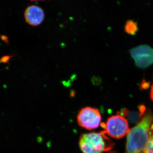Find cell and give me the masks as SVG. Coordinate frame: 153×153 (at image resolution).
Masks as SVG:
<instances>
[{"label":"cell","mask_w":153,"mask_h":153,"mask_svg":"<svg viewBox=\"0 0 153 153\" xmlns=\"http://www.w3.org/2000/svg\"><path fill=\"white\" fill-rule=\"evenodd\" d=\"M153 114L147 112L127 134L125 153H142L152 132Z\"/></svg>","instance_id":"obj_1"},{"label":"cell","mask_w":153,"mask_h":153,"mask_svg":"<svg viewBox=\"0 0 153 153\" xmlns=\"http://www.w3.org/2000/svg\"><path fill=\"white\" fill-rule=\"evenodd\" d=\"M79 145L82 153H102L112 149L114 144L102 131L82 134Z\"/></svg>","instance_id":"obj_2"},{"label":"cell","mask_w":153,"mask_h":153,"mask_svg":"<svg viewBox=\"0 0 153 153\" xmlns=\"http://www.w3.org/2000/svg\"><path fill=\"white\" fill-rule=\"evenodd\" d=\"M102 127L106 134L117 139L123 137L130 131L128 122L120 115H116L108 118Z\"/></svg>","instance_id":"obj_3"},{"label":"cell","mask_w":153,"mask_h":153,"mask_svg":"<svg viewBox=\"0 0 153 153\" xmlns=\"http://www.w3.org/2000/svg\"><path fill=\"white\" fill-rule=\"evenodd\" d=\"M101 116L97 108L87 106L80 110L77 115V121L79 126L87 130L97 128L101 123Z\"/></svg>","instance_id":"obj_4"},{"label":"cell","mask_w":153,"mask_h":153,"mask_svg":"<svg viewBox=\"0 0 153 153\" xmlns=\"http://www.w3.org/2000/svg\"><path fill=\"white\" fill-rule=\"evenodd\" d=\"M130 53L139 68H147L153 63V48L148 45H140L132 48Z\"/></svg>","instance_id":"obj_5"},{"label":"cell","mask_w":153,"mask_h":153,"mask_svg":"<svg viewBox=\"0 0 153 153\" xmlns=\"http://www.w3.org/2000/svg\"><path fill=\"white\" fill-rule=\"evenodd\" d=\"M25 18L28 25L37 27L44 22L45 13L41 7L33 5L29 6L25 10Z\"/></svg>","instance_id":"obj_6"},{"label":"cell","mask_w":153,"mask_h":153,"mask_svg":"<svg viewBox=\"0 0 153 153\" xmlns=\"http://www.w3.org/2000/svg\"><path fill=\"white\" fill-rule=\"evenodd\" d=\"M125 30L128 34L134 36L138 31L137 24L133 20H128L125 26Z\"/></svg>","instance_id":"obj_7"},{"label":"cell","mask_w":153,"mask_h":153,"mask_svg":"<svg viewBox=\"0 0 153 153\" xmlns=\"http://www.w3.org/2000/svg\"><path fill=\"white\" fill-rule=\"evenodd\" d=\"M142 153H153V130Z\"/></svg>","instance_id":"obj_8"},{"label":"cell","mask_w":153,"mask_h":153,"mask_svg":"<svg viewBox=\"0 0 153 153\" xmlns=\"http://www.w3.org/2000/svg\"><path fill=\"white\" fill-rule=\"evenodd\" d=\"M12 57V56H4V57H2L1 58V62H2V63H7V62H8V61H9V60H10V59L11 57Z\"/></svg>","instance_id":"obj_9"},{"label":"cell","mask_w":153,"mask_h":153,"mask_svg":"<svg viewBox=\"0 0 153 153\" xmlns=\"http://www.w3.org/2000/svg\"><path fill=\"white\" fill-rule=\"evenodd\" d=\"M149 82H146V81H145L144 80L143 82L142 83L141 86L143 89H147V88H148L149 87Z\"/></svg>","instance_id":"obj_10"},{"label":"cell","mask_w":153,"mask_h":153,"mask_svg":"<svg viewBox=\"0 0 153 153\" xmlns=\"http://www.w3.org/2000/svg\"><path fill=\"white\" fill-rule=\"evenodd\" d=\"M1 38L2 40L3 41H5V42H7V43H8V39L7 37V36H1Z\"/></svg>","instance_id":"obj_11"},{"label":"cell","mask_w":153,"mask_h":153,"mask_svg":"<svg viewBox=\"0 0 153 153\" xmlns=\"http://www.w3.org/2000/svg\"><path fill=\"white\" fill-rule=\"evenodd\" d=\"M150 97L152 100L153 102V83L152 85V88H151V92H150Z\"/></svg>","instance_id":"obj_12"},{"label":"cell","mask_w":153,"mask_h":153,"mask_svg":"<svg viewBox=\"0 0 153 153\" xmlns=\"http://www.w3.org/2000/svg\"><path fill=\"white\" fill-rule=\"evenodd\" d=\"M31 1H45L46 0H30Z\"/></svg>","instance_id":"obj_13"}]
</instances>
